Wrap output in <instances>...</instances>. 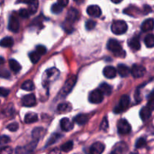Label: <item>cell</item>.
Here are the masks:
<instances>
[{"instance_id":"6da1fadb","label":"cell","mask_w":154,"mask_h":154,"mask_svg":"<svg viewBox=\"0 0 154 154\" xmlns=\"http://www.w3.org/2000/svg\"><path fill=\"white\" fill-rule=\"evenodd\" d=\"M108 50L114 53L116 56L123 57L126 56V51H123L120 44L116 39H110L108 42Z\"/></svg>"},{"instance_id":"7a4b0ae2","label":"cell","mask_w":154,"mask_h":154,"mask_svg":"<svg viewBox=\"0 0 154 154\" xmlns=\"http://www.w3.org/2000/svg\"><path fill=\"white\" fill-rule=\"evenodd\" d=\"M111 31L116 35H122L127 31L128 26L127 24L124 21L117 20L113 21L111 24Z\"/></svg>"},{"instance_id":"3957f363","label":"cell","mask_w":154,"mask_h":154,"mask_svg":"<svg viewBox=\"0 0 154 154\" xmlns=\"http://www.w3.org/2000/svg\"><path fill=\"white\" fill-rule=\"evenodd\" d=\"M76 82H77L76 75H72V76H69V78H68V79L66 81V82H65L64 85H63V88H62L61 91H60V95H63V97L66 96V95H67L72 90L74 86L75 85Z\"/></svg>"},{"instance_id":"277c9868","label":"cell","mask_w":154,"mask_h":154,"mask_svg":"<svg viewBox=\"0 0 154 154\" xmlns=\"http://www.w3.org/2000/svg\"><path fill=\"white\" fill-rule=\"evenodd\" d=\"M59 75H60V71L56 68H51V69H47L43 75L44 85L54 82V80L57 79Z\"/></svg>"},{"instance_id":"5b68a950","label":"cell","mask_w":154,"mask_h":154,"mask_svg":"<svg viewBox=\"0 0 154 154\" xmlns=\"http://www.w3.org/2000/svg\"><path fill=\"white\" fill-rule=\"evenodd\" d=\"M129 102H130V98L128 95H123V96L120 98V104L115 107L114 109V112L116 113H120L121 112L124 111L125 110L127 109V107H129Z\"/></svg>"},{"instance_id":"8992f818","label":"cell","mask_w":154,"mask_h":154,"mask_svg":"<svg viewBox=\"0 0 154 154\" xmlns=\"http://www.w3.org/2000/svg\"><path fill=\"white\" fill-rule=\"evenodd\" d=\"M104 95L99 89L92 91L89 95V101L92 104H99L103 101Z\"/></svg>"},{"instance_id":"52a82bcc","label":"cell","mask_w":154,"mask_h":154,"mask_svg":"<svg viewBox=\"0 0 154 154\" xmlns=\"http://www.w3.org/2000/svg\"><path fill=\"white\" fill-rule=\"evenodd\" d=\"M131 125L126 119H122L117 123V130L120 134H127L131 131Z\"/></svg>"},{"instance_id":"ba28073f","label":"cell","mask_w":154,"mask_h":154,"mask_svg":"<svg viewBox=\"0 0 154 154\" xmlns=\"http://www.w3.org/2000/svg\"><path fill=\"white\" fill-rule=\"evenodd\" d=\"M37 142L38 140H35V141L32 142L29 144L26 145V146H18L16 149V154H29L36 147Z\"/></svg>"},{"instance_id":"9c48e42d","label":"cell","mask_w":154,"mask_h":154,"mask_svg":"<svg viewBox=\"0 0 154 154\" xmlns=\"http://www.w3.org/2000/svg\"><path fill=\"white\" fill-rule=\"evenodd\" d=\"M130 72L132 73V76L135 78H141L145 75L146 69L144 66H141V65L135 64L131 69Z\"/></svg>"},{"instance_id":"30bf717a","label":"cell","mask_w":154,"mask_h":154,"mask_svg":"<svg viewBox=\"0 0 154 154\" xmlns=\"http://www.w3.org/2000/svg\"><path fill=\"white\" fill-rule=\"evenodd\" d=\"M105 146L102 142H96L91 145L89 149L90 154H102L105 150Z\"/></svg>"},{"instance_id":"8fae6325","label":"cell","mask_w":154,"mask_h":154,"mask_svg":"<svg viewBox=\"0 0 154 154\" xmlns=\"http://www.w3.org/2000/svg\"><path fill=\"white\" fill-rule=\"evenodd\" d=\"M20 24H19V20H18L17 17L13 14L10 17L8 23V29L13 33H17L19 30Z\"/></svg>"},{"instance_id":"7c38bea8","label":"cell","mask_w":154,"mask_h":154,"mask_svg":"<svg viewBox=\"0 0 154 154\" xmlns=\"http://www.w3.org/2000/svg\"><path fill=\"white\" fill-rule=\"evenodd\" d=\"M22 104L24 107H33L36 104L35 97L32 94L25 95L22 99Z\"/></svg>"},{"instance_id":"4fadbf2b","label":"cell","mask_w":154,"mask_h":154,"mask_svg":"<svg viewBox=\"0 0 154 154\" xmlns=\"http://www.w3.org/2000/svg\"><path fill=\"white\" fill-rule=\"evenodd\" d=\"M87 12L90 16L99 18L102 14V10L98 5H90L87 8Z\"/></svg>"},{"instance_id":"5bb4252c","label":"cell","mask_w":154,"mask_h":154,"mask_svg":"<svg viewBox=\"0 0 154 154\" xmlns=\"http://www.w3.org/2000/svg\"><path fill=\"white\" fill-rule=\"evenodd\" d=\"M60 126H61V128L63 131H69L73 128L74 125L69 119H68V118H63L60 121Z\"/></svg>"},{"instance_id":"9a60e30c","label":"cell","mask_w":154,"mask_h":154,"mask_svg":"<svg viewBox=\"0 0 154 154\" xmlns=\"http://www.w3.org/2000/svg\"><path fill=\"white\" fill-rule=\"evenodd\" d=\"M141 28L143 32H148L153 30L154 28V20L152 18L145 20L141 24Z\"/></svg>"},{"instance_id":"2e32d148","label":"cell","mask_w":154,"mask_h":154,"mask_svg":"<svg viewBox=\"0 0 154 154\" xmlns=\"http://www.w3.org/2000/svg\"><path fill=\"white\" fill-rule=\"evenodd\" d=\"M117 69L111 66H108L103 69V74L106 78L113 79L117 75Z\"/></svg>"},{"instance_id":"e0dca14e","label":"cell","mask_w":154,"mask_h":154,"mask_svg":"<svg viewBox=\"0 0 154 154\" xmlns=\"http://www.w3.org/2000/svg\"><path fill=\"white\" fill-rule=\"evenodd\" d=\"M126 149H127V146L124 143H118L115 146L111 154H125Z\"/></svg>"},{"instance_id":"ac0fdd59","label":"cell","mask_w":154,"mask_h":154,"mask_svg":"<svg viewBox=\"0 0 154 154\" xmlns=\"http://www.w3.org/2000/svg\"><path fill=\"white\" fill-rule=\"evenodd\" d=\"M119 75L122 77H126L130 73V69L124 64H119L117 66V70Z\"/></svg>"},{"instance_id":"d6986e66","label":"cell","mask_w":154,"mask_h":154,"mask_svg":"<svg viewBox=\"0 0 154 154\" xmlns=\"http://www.w3.org/2000/svg\"><path fill=\"white\" fill-rule=\"evenodd\" d=\"M152 110L148 107H144L140 111V117L143 121H146L151 116Z\"/></svg>"},{"instance_id":"ffe728a7","label":"cell","mask_w":154,"mask_h":154,"mask_svg":"<svg viewBox=\"0 0 154 154\" xmlns=\"http://www.w3.org/2000/svg\"><path fill=\"white\" fill-rule=\"evenodd\" d=\"M129 45L131 48L133 50L138 51L141 48V43H140V40L138 36H134L132 39L129 40Z\"/></svg>"},{"instance_id":"44dd1931","label":"cell","mask_w":154,"mask_h":154,"mask_svg":"<svg viewBox=\"0 0 154 154\" xmlns=\"http://www.w3.org/2000/svg\"><path fill=\"white\" fill-rule=\"evenodd\" d=\"M89 120V116L86 114H78L74 118V121L80 125H85Z\"/></svg>"},{"instance_id":"7402d4cb","label":"cell","mask_w":154,"mask_h":154,"mask_svg":"<svg viewBox=\"0 0 154 154\" xmlns=\"http://www.w3.org/2000/svg\"><path fill=\"white\" fill-rule=\"evenodd\" d=\"M78 15H79V14H78V10L72 8L68 12L67 21H69V22H74V21H75L78 19Z\"/></svg>"},{"instance_id":"603a6c76","label":"cell","mask_w":154,"mask_h":154,"mask_svg":"<svg viewBox=\"0 0 154 154\" xmlns=\"http://www.w3.org/2000/svg\"><path fill=\"white\" fill-rule=\"evenodd\" d=\"M24 121L26 123H33L38 121V115L35 113H28L24 117Z\"/></svg>"},{"instance_id":"cb8c5ba5","label":"cell","mask_w":154,"mask_h":154,"mask_svg":"<svg viewBox=\"0 0 154 154\" xmlns=\"http://www.w3.org/2000/svg\"><path fill=\"white\" fill-rule=\"evenodd\" d=\"M14 45V40L11 37H7L3 38L2 39H1L0 41V46L4 47V48H10L12 45Z\"/></svg>"},{"instance_id":"d4e9b609","label":"cell","mask_w":154,"mask_h":154,"mask_svg":"<svg viewBox=\"0 0 154 154\" xmlns=\"http://www.w3.org/2000/svg\"><path fill=\"white\" fill-rule=\"evenodd\" d=\"M99 90L102 92L103 95L109 96L112 92V87L107 83H102L99 86Z\"/></svg>"},{"instance_id":"484cf974","label":"cell","mask_w":154,"mask_h":154,"mask_svg":"<svg viewBox=\"0 0 154 154\" xmlns=\"http://www.w3.org/2000/svg\"><path fill=\"white\" fill-rule=\"evenodd\" d=\"M9 66H10L11 69L14 72H18L21 69V66L17 60L14 59H11L9 60Z\"/></svg>"},{"instance_id":"4316f807","label":"cell","mask_w":154,"mask_h":154,"mask_svg":"<svg viewBox=\"0 0 154 154\" xmlns=\"http://www.w3.org/2000/svg\"><path fill=\"white\" fill-rule=\"evenodd\" d=\"M57 110L60 113H66V112H69L72 110V106L70 104L68 103H63L58 105L57 107Z\"/></svg>"},{"instance_id":"83f0119b","label":"cell","mask_w":154,"mask_h":154,"mask_svg":"<svg viewBox=\"0 0 154 154\" xmlns=\"http://www.w3.org/2000/svg\"><path fill=\"white\" fill-rule=\"evenodd\" d=\"M144 43L147 48H153L154 47V35L149 34L144 39Z\"/></svg>"},{"instance_id":"f1b7e54d","label":"cell","mask_w":154,"mask_h":154,"mask_svg":"<svg viewBox=\"0 0 154 154\" xmlns=\"http://www.w3.org/2000/svg\"><path fill=\"white\" fill-rule=\"evenodd\" d=\"M21 88L25 91H32L35 88V85L32 81L31 80H26L21 85Z\"/></svg>"},{"instance_id":"f546056e","label":"cell","mask_w":154,"mask_h":154,"mask_svg":"<svg viewBox=\"0 0 154 154\" xmlns=\"http://www.w3.org/2000/svg\"><path fill=\"white\" fill-rule=\"evenodd\" d=\"M45 134V129L42 128H36L32 131V137L38 140V139L40 138L42 134Z\"/></svg>"},{"instance_id":"4dcf8cb0","label":"cell","mask_w":154,"mask_h":154,"mask_svg":"<svg viewBox=\"0 0 154 154\" xmlns=\"http://www.w3.org/2000/svg\"><path fill=\"white\" fill-rule=\"evenodd\" d=\"M74 143L72 140H69L66 143H65L64 144H63L61 146V150L64 151V152H69L70 150H72V148H73Z\"/></svg>"},{"instance_id":"1f68e13d","label":"cell","mask_w":154,"mask_h":154,"mask_svg":"<svg viewBox=\"0 0 154 154\" xmlns=\"http://www.w3.org/2000/svg\"><path fill=\"white\" fill-rule=\"evenodd\" d=\"M41 55L39 54H38L36 51H32L29 54V58L30 60L32 61V63H36L38 62V60H40Z\"/></svg>"},{"instance_id":"d6a6232c","label":"cell","mask_w":154,"mask_h":154,"mask_svg":"<svg viewBox=\"0 0 154 154\" xmlns=\"http://www.w3.org/2000/svg\"><path fill=\"white\" fill-rule=\"evenodd\" d=\"M63 8L60 5H59L58 3H55L52 5L51 7V11L54 14H60L61 13L62 11H63Z\"/></svg>"},{"instance_id":"836d02e7","label":"cell","mask_w":154,"mask_h":154,"mask_svg":"<svg viewBox=\"0 0 154 154\" xmlns=\"http://www.w3.org/2000/svg\"><path fill=\"white\" fill-rule=\"evenodd\" d=\"M148 104H147V107L150 109L151 110H154V91H152L148 97Z\"/></svg>"},{"instance_id":"e575fe53","label":"cell","mask_w":154,"mask_h":154,"mask_svg":"<svg viewBox=\"0 0 154 154\" xmlns=\"http://www.w3.org/2000/svg\"><path fill=\"white\" fill-rule=\"evenodd\" d=\"M147 144V141H146L145 138L144 137H140L138 140L136 141L135 143V147L136 148H142L146 146Z\"/></svg>"},{"instance_id":"d590c367","label":"cell","mask_w":154,"mask_h":154,"mask_svg":"<svg viewBox=\"0 0 154 154\" xmlns=\"http://www.w3.org/2000/svg\"><path fill=\"white\" fill-rule=\"evenodd\" d=\"M38 0H35L33 3L29 5V11L30 14H34L35 13L36 11L38 9Z\"/></svg>"},{"instance_id":"8d00e7d4","label":"cell","mask_w":154,"mask_h":154,"mask_svg":"<svg viewBox=\"0 0 154 154\" xmlns=\"http://www.w3.org/2000/svg\"><path fill=\"white\" fill-rule=\"evenodd\" d=\"M60 135L58 134H54V135L51 136V138H50L49 140L48 141L47 146H50V145H51V144H53V143H55V142L57 141L59 138H60Z\"/></svg>"},{"instance_id":"74e56055","label":"cell","mask_w":154,"mask_h":154,"mask_svg":"<svg viewBox=\"0 0 154 154\" xmlns=\"http://www.w3.org/2000/svg\"><path fill=\"white\" fill-rule=\"evenodd\" d=\"M30 14H30L29 11L27 10V9H20L19 11V15L23 18H28Z\"/></svg>"},{"instance_id":"f35d334b","label":"cell","mask_w":154,"mask_h":154,"mask_svg":"<svg viewBox=\"0 0 154 154\" xmlns=\"http://www.w3.org/2000/svg\"><path fill=\"white\" fill-rule=\"evenodd\" d=\"M96 24L94 21H92V20H90V21H87L86 22L85 27L87 30H92L95 27H96Z\"/></svg>"},{"instance_id":"ab89813d","label":"cell","mask_w":154,"mask_h":154,"mask_svg":"<svg viewBox=\"0 0 154 154\" xmlns=\"http://www.w3.org/2000/svg\"><path fill=\"white\" fill-rule=\"evenodd\" d=\"M0 154H12V149L10 146L0 147Z\"/></svg>"},{"instance_id":"60d3db41","label":"cell","mask_w":154,"mask_h":154,"mask_svg":"<svg viewBox=\"0 0 154 154\" xmlns=\"http://www.w3.org/2000/svg\"><path fill=\"white\" fill-rule=\"evenodd\" d=\"M36 52L38 53V54H39L40 55H43V54H45V53H46L47 51V48H45L44 45H38L37 47H36Z\"/></svg>"},{"instance_id":"b9f144b4","label":"cell","mask_w":154,"mask_h":154,"mask_svg":"<svg viewBox=\"0 0 154 154\" xmlns=\"http://www.w3.org/2000/svg\"><path fill=\"white\" fill-rule=\"evenodd\" d=\"M19 128V125L17 122H13V123L9 124L7 126V128L11 131H16Z\"/></svg>"},{"instance_id":"7bdbcfd3","label":"cell","mask_w":154,"mask_h":154,"mask_svg":"<svg viewBox=\"0 0 154 154\" xmlns=\"http://www.w3.org/2000/svg\"><path fill=\"white\" fill-rule=\"evenodd\" d=\"M100 128L102 130H104V131H105V130H107L108 128V121L106 117H105L102 119V122H101L100 125Z\"/></svg>"},{"instance_id":"ee69618b","label":"cell","mask_w":154,"mask_h":154,"mask_svg":"<svg viewBox=\"0 0 154 154\" xmlns=\"http://www.w3.org/2000/svg\"><path fill=\"white\" fill-rule=\"evenodd\" d=\"M10 72L8 70H5V69H2V70H0V77L1 78L8 79L10 77Z\"/></svg>"},{"instance_id":"f6af8a7d","label":"cell","mask_w":154,"mask_h":154,"mask_svg":"<svg viewBox=\"0 0 154 154\" xmlns=\"http://www.w3.org/2000/svg\"><path fill=\"white\" fill-rule=\"evenodd\" d=\"M9 141H10V138H9V137H8V136H5V135L0 136V145L5 144V143H8Z\"/></svg>"},{"instance_id":"bcb514c9","label":"cell","mask_w":154,"mask_h":154,"mask_svg":"<svg viewBox=\"0 0 154 154\" xmlns=\"http://www.w3.org/2000/svg\"><path fill=\"white\" fill-rule=\"evenodd\" d=\"M10 93V91L8 89H6L5 88L0 87V96L2 97H7Z\"/></svg>"},{"instance_id":"7dc6e473","label":"cell","mask_w":154,"mask_h":154,"mask_svg":"<svg viewBox=\"0 0 154 154\" xmlns=\"http://www.w3.org/2000/svg\"><path fill=\"white\" fill-rule=\"evenodd\" d=\"M57 1H58V4L60 5L62 7H66L69 4V0H57Z\"/></svg>"},{"instance_id":"c3c4849f","label":"cell","mask_w":154,"mask_h":154,"mask_svg":"<svg viewBox=\"0 0 154 154\" xmlns=\"http://www.w3.org/2000/svg\"><path fill=\"white\" fill-rule=\"evenodd\" d=\"M35 0H18L17 2H23V3H26V4H28L29 5H31L32 3H33Z\"/></svg>"},{"instance_id":"681fc988","label":"cell","mask_w":154,"mask_h":154,"mask_svg":"<svg viewBox=\"0 0 154 154\" xmlns=\"http://www.w3.org/2000/svg\"><path fill=\"white\" fill-rule=\"evenodd\" d=\"M48 154H60V150L57 148H55L53 150L50 151V152Z\"/></svg>"},{"instance_id":"f907efd6","label":"cell","mask_w":154,"mask_h":154,"mask_svg":"<svg viewBox=\"0 0 154 154\" xmlns=\"http://www.w3.org/2000/svg\"><path fill=\"white\" fill-rule=\"evenodd\" d=\"M4 62H5V59L3 58L2 57H1V56H0V66H1L2 64H3V63H4Z\"/></svg>"},{"instance_id":"816d5d0a","label":"cell","mask_w":154,"mask_h":154,"mask_svg":"<svg viewBox=\"0 0 154 154\" xmlns=\"http://www.w3.org/2000/svg\"><path fill=\"white\" fill-rule=\"evenodd\" d=\"M123 1V0H111V2L114 3H115V4H117V3H120L121 2Z\"/></svg>"}]
</instances>
